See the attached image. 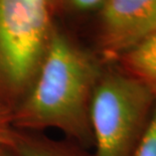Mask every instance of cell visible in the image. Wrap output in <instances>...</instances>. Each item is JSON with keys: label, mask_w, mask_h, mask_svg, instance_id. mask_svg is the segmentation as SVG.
<instances>
[{"label": "cell", "mask_w": 156, "mask_h": 156, "mask_svg": "<svg viewBox=\"0 0 156 156\" xmlns=\"http://www.w3.org/2000/svg\"><path fill=\"white\" fill-rule=\"evenodd\" d=\"M156 31V0H106L99 41L106 58H119Z\"/></svg>", "instance_id": "obj_4"}, {"label": "cell", "mask_w": 156, "mask_h": 156, "mask_svg": "<svg viewBox=\"0 0 156 156\" xmlns=\"http://www.w3.org/2000/svg\"><path fill=\"white\" fill-rule=\"evenodd\" d=\"M0 156H17V155L9 148H0Z\"/></svg>", "instance_id": "obj_10"}, {"label": "cell", "mask_w": 156, "mask_h": 156, "mask_svg": "<svg viewBox=\"0 0 156 156\" xmlns=\"http://www.w3.org/2000/svg\"><path fill=\"white\" fill-rule=\"evenodd\" d=\"M15 132L12 125V111L0 104V148H12Z\"/></svg>", "instance_id": "obj_8"}, {"label": "cell", "mask_w": 156, "mask_h": 156, "mask_svg": "<svg viewBox=\"0 0 156 156\" xmlns=\"http://www.w3.org/2000/svg\"><path fill=\"white\" fill-rule=\"evenodd\" d=\"M11 150L17 156H82L78 149L39 135L16 130Z\"/></svg>", "instance_id": "obj_6"}, {"label": "cell", "mask_w": 156, "mask_h": 156, "mask_svg": "<svg viewBox=\"0 0 156 156\" xmlns=\"http://www.w3.org/2000/svg\"><path fill=\"white\" fill-rule=\"evenodd\" d=\"M102 72L94 56L55 28L31 87L12 110L13 127L34 133L55 129L91 147L90 108Z\"/></svg>", "instance_id": "obj_1"}, {"label": "cell", "mask_w": 156, "mask_h": 156, "mask_svg": "<svg viewBox=\"0 0 156 156\" xmlns=\"http://www.w3.org/2000/svg\"><path fill=\"white\" fill-rule=\"evenodd\" d=\"M156 95L124 69H103L90 108L94 156H132L143 135Z\"/></svg>", "instance_id": "obj_3"}, {"label": "cell", "mask_w": 156, "mask_h": 156, "mask_svg": "<svg viewBox=\"0 0 156 156\" xmlns=\"http://www.w3.org/2000/svg\"><path fill=\"white\" fill-rule=\"evenodd\" d=\"M123 69L148 86L156 95V31L120 56Z\"/></svg>", "instance_id": "obj_5"}, {"label": "cell", "mask_w": 156, "mask_h": 156, "mask_svg": "<svg viewBox=\"0 0 156 156\" xmlns=\"http://www.w3.org/2000/svg\"><path fill=\"white\" fill-rule=\"evenodd\" d=\"M65 5L76 11H91L101 9L106 0H62Z\"/></svg>", "instance_id": "obj_9"}, {"label": "cell", "mask_w": 156, "mask_h": 156, "mask_svg": "<svg viewBox=\"0 0 156 156\" xmlns=\"http://www.w3.org/2000/svg\"><path fill=\"white\" fill-rule=\"evenodd\" d=\"M132 156H156V102L147 127Z\"/></svg>", "instance_id": "obj_7"}, {"label": "cell", "mask_w": 156, "mask_h": 156, "mask_svg": "<svg viewBox=\"0 0 156 156\" xmlns=\"http://www.w3.org/2000/svg\"><path fill=\"white\" fill-rule=\"evenodd\" d=\"M55 26L51 0H0V104L12 111L37 75Z\"/></svg>", "instance_id": "obj_2"}]
</instances>
